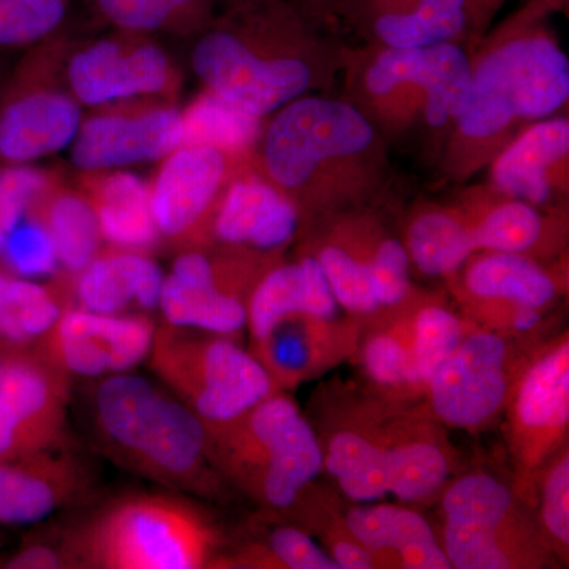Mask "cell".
Returning a JSON list of instances; mask_svg holds the SVG:
<instances>
[{"instance_id":"obj_47","label":"cell","mask_w":569,"mask_h":569,"mask_svg":"<svg viewBox=\"0 0 569 569\" xmlns=\"http://www.w3.org/2000/svg\"><path fill=\"white\" fill-rule=\"evenodd\" d=\"M505 0H467L470 31H481L489 24Z\"/></svg>"},{"instance_id":"obj_18","label":"cell","mask_w":569,"mask_h":569,"mask_svg":"<svg viewBox=\"0 0 569 569\" xmlns=\"http://www.w3.org/2000/svg\"><path fill=\"white\" fill-rule=\"evenodd\" d=\"M181 146V110L170 103L107 107L82 119L70 159L84 174L160 162Z\"/></svg>"},{"instance_id":"obj_10","label":"cell","mask_w":569,"mask_h":569,"mask_svg":"<svg viewBox=\"0 0 569 569\" xmlns=\"http://www.w3.org/2000/svg\"><path fill=\"white\" fill-rule=\"evenodd\" d=\"M73 378L37 348L7 351L0 370V459L69 448Z\"/></svg>"},{"instance_id":"obj_45","label":"cell","mask_w":569,"mask_h":569,"mask_svg":"<svg viewBox=\"0 0 569 569\" xmlns=\"http://www.w3.org/2000/svg\"><path fill=\"white\" fill-rule=\"evenodd\" d=\"M329 556L336 561L339 569H370L376 568L372 553L356 541L348 530L346 533H339L329 541Z\"/></svg>"},{"instance_id":"obj_39","label":"cell","mask_w":569,"mask_h":569,"mask_svg":"<svg viewBox=\"0 0 569 569\" xmlns=\"http://www.w3.org/2000/svg\"><path fill=\"white\" fill-rule=\"evenodd\" d=\"M369 252L329 242L316 253L337 305L350 316L373 317L383 310L373 288Z\"/></svg>"},{"instance_id":"obj_25","label":"cell","mask_w":569,"mask_h":569,"mask_svg":"<svg viewBox=\"0 0 569 569\" xmlns=\"http://www.w3.org/2000/svg\"><path fill=\"white\" fill-rule=\"evenodd\" d=\"M346 529L361 542L373 561L407 569H449L440 538L429 520L410 505L355 503L347 511Z\"/></svg>"},{"instance_id":"obj_6","label":"cell","mask_w":569,"mask_h":569,"mask_svg":"<svg viewBox=\"0 0 569 569\" xmlns=\"http://www.w3.org/2000/svg\"><path fill=\"white\" fill-rule=\"evenodd\" d=\"M212 466L271 512L298 507L323 473V448L298 403L277 391L241 418L206 430Z\"/></svg>"},{"instance_id":"obj_43","label":"cell","mask_w":569,"mask_h":569,"mask_svg":"<svg viewBox=\"0 0 569 569\" xmlns=\"http://www.w3.org/2000/svg\"><path fill=\"white\" fill-rule=\"evenodd\" d=\"M369 263L381 309L395 310L402 306L411 291V261L406 244L389 236L378 239L370 247Z\"/></svg>"},{"instance_id":"obj_37","label":"cell","mask_w":569,"mask_h":569,"mask_svg":"<svg viewBox=\"0 0 569 569\" xmlns=\"http://www.w3.org/2000/svg\"><path fill=\"white\" fill-rule=\"evenodd\" d=\"M468 227L475 253L529 254L545 234L546 220L537 206L507 198Z\"/></svg>"},{"instance_id":"obj_33","label":"cell","mask_w":569,"mask_h":569,"mask_svg":"<svg viewBox=\"0 0 569 569\" xmlns=\"http://www.w3.org/2000/svg\"><path fill=\"white\" fill-rule=\"evenodd\" d=\"M32 211L47 224L58 252L59 268L71 282L103 249L99 220L91 201L84 193L52 187Z\"/></svg>"},{"instance_id":"obj_40","label":"cell","mask_w":569,"mask_h":569,"mask_svg":"<svg viewBox=\"0 0 569 569\" xmlns=\"http://www.w3.org/2000/svg\"><path fill=\"white\" fill-rule=\"evenodd\" d=\"M69 0H0V50L29 48L61 28Z\"/></svg>"},{"instance_id":"obj_36","label":"cell","mask_w":569,"mask_h":569,"mask_svg":"<svg viewBox=\"0 0 569 569\" xmlns=\"http://www.w3.org/2000/svg\"><path fill=\"white\" fill-rule=\"evenodd\" d=\"M339 569L328 550L318 546L307 531L276 523L260 538L246 542L238 552L223 556L219 568Z\"/></svg>"},{"instance_id":"obj_35","label":"cell","mask_w":569,"mask_h":569,"mask_svg":"<svg viewBox=\"0 0 569 569\" xmlns=\"http://www.w3.org/2000/svg\"><path fill=\"white\" fill-rule=\"evenodd\" d=\"M408 355L415 397H426L438 367L459 347L473 326L445 306L426 305L407 312Z\"/></svg>"},{"instance_id":"obj_30","label":"cell","mask_w":569,"mask_h":569,"mask_svg":"<svg viewBox=\"0 0 569 569\" xmlns=\"http://www.w3.org/2000/svg\"><path fill=\"white\" fill-rule=\"evenodd\" d=\"M66 282L41 284L0 268V347L32 348L51 331L71 302Z\"/></svg>"},{"instance_id":"obj_31","label":"cell","mask_w":569,"mask_h":569,"mask_svg":"<svg viewBox=\"0 0 569 569\" xmlns=\"http://www.w3.org/2000/svg\"><path fill=\"white\" fill-rule=\"evenodd\" d=\"M116 31L197 37L222 13L219 0H86Z\"/></svg>"},{"instance_id":"obj_5","label":"cell","mask_w":569,"mask_h":569,"mask_svg":"<svg viewBox=\"0 0 569 569\" xmlns=\"http://www.w3.org/2000/svg\"><path fill=\"white\" fill-rule=\"evenodd\" d=\"M258 146L264 178L301 213L336 181L373 167L380 152L366 112L346 100L310 93L276 111Z\"/></svg>"},{"instance_id":"obj_28","label":"cell","mask_w":569,"mask_h":569,"mask_svg":"<svg viewBox=\"0 0 569 569\" xmlns=\"http://www.w3.org/2000/svg\"><path fill=\"white\" fill-rule=\"evenodd\" d=\"M569 153L568 118H548L520 132L492 164V181L498 192L512 200L546 206L552 200L553 168Z\"/></svg>"},{"instance_id":"obj_11","label":"cell","mask_w":569,"mask_h":569,"mask_svg":"<svg viewBox=\"0 0 569 569\" xmlns=\"http://www.w3.org/2000/svg\"><path fill=\"white\" fill-rule=\"evenodd\" d=\"M508 440L520 471L519 490L560 451L569 426V340L557 337L531 356L507 406Z\"/></svg>"},{"instance_id":"obj_50","label":"cell","mask_w":569,"mask_h":569,"mask_svg":"<svg viewBox=\"0 0 569 569\" xmlns=\"http://www.w3.org/2000/svg\"><path fill=\"white\" fill-rule=\"evenodd\" d=\"M545 2H548L549 6L556 7L559 6V3L563 2V0H545Z\"/></svg>"},{"instance_id":"obj_44","label":"cell","mask_w":569,"mask_h":569,"mask_svg":"<svg viewBox=\"0 0 569 569\" xmlns=\"http://www.w3.org/2000/svg\"><path fill=\"white\" fill-rule=\"evenodd\" d=\"M13 569H71L74 568L70 553L63 548L61 539L54 542H32L14 553L7 563Z\"/></svg>"},{"instance_id":"obj_21","label":"cell","mask_w":569,"mask_h":569,"mask_svg":"<svg viewBox=\"0 0 569 569\" xmlns=\"http://www.w3.org/2000/svg\"><path fill=\"white\" fill-rule=\"evenodd\" d=\"M302 213L295 201L264 176L230 179L216 206L211 238L247 253H276L293 241Z\"/></svg>"},{"instance_id":"obj_24","label":"cell","mask_w":569,"mask_h":569,"mask_svg":"<svg viewBox=\"0 0 569 569\" xmlns=\"http://www.w3.org/2000/svg\"><path fill=\"white\" fill-rule=\"evenodd\" d=\"M337 320L291 316L277 321L268 335L252 343L250 353L260 361L280 391L298 387L326 365L353 350L356 335Z\"/></svg>"},{"instance_id":"obj_34","label":"cell","mask_w":569,"mask_h":569,"mask_svg":"<svg viewBox=\"0 0 569 569\" xmlns=\"http://www.w3.org/2000/svg\"><path fill=\"white\" fill-rule=\"evenodd\" d=\"M403 244L411 266L427 277L458 274L475 254L467 220L449 209L419 213L408 227Z\"/></svg>"},{"instance_id":"obj_27","label":"cell","mask_w":569,"mask_h":569,"mask_svg":"<svg viewBox=\"0 0 569 569\" xmlns=\"http://www.w3.org/2000/svg\"><path fill=\"white\" fill-rule=\"evenodd\" d=\"M339 310L316 254H306L296 263L271 266L257 280L247 301L250 342L263 339L283 318L309 316L337 320Z\"/></svg>"},{"instance_id":"obj_49","label":"cell","mask_w":569,"mask_h":569,"mask_svg":"<svg viewBox=\"0 0 569 569\" xmlns=\"http://www.w3.org/2000/svg\"><path fill=\"white\" fill-rule=\"evenodd\" d=\"M7 351L9 350H6V348L0 347V370H2L3 361H6Z\"/></svg>"},{"instance_id":"obj_26","label":"cell","mask_w":569,"mask_h":569,"mask_svg":"<svg viewBox=\"0 0 569 569\" xmlns=\"http://www.w3.org/2000/svg\"><path fill=\"white\" fill-rule=\"evenodd\" d=\"M346 18L389 48L458 41L470 31L467 0H355Z\"/></svg>"},{"instance_id":"obj_13","label":"cell","mask_w":569,"mask_h":569,"mask_svg":"<svg viewBox=\"0 0 569 569\" xmlns=\"http://www.w3.org/2000/svg\"><path fill=\"white\" fill-rule=\"evenodd\" d=\"M66 81L78 103L107 108L168 99L178 86V71L151 36L118 31L74 51L67 61Z\"/></svg>"},{"instance_id":"obj_4","label":"cell","mask_w":569,"mask_h":569,"mask_svg":"<svg viewBox=\"0 0 569 569\" xmlns=\"http://www.w3.org/2000/svg\"><path fill=\"white\" fill-rule=\"evenodd\" d=\"M193 498L132 492L112 498L62 535L74 568H219L223 537Z\"/></svg>"},{"instance_id":"obj_3","label":"cell","mask_w":569,"mask_h":569,"mask_svg":"<svg viewBox=\"0 0 569 569\" xmlns=\"http://www.w3.org/2000/svg\"><path fill=\"white\" fill-rule=\"evenodd\" d=\"M553 7L530 0L473 61L470 99L456 122L460 146L486 148L520 122L552 118L569 99V61L542 24Z\"/></svg>"},{"instance_id":"obj_16","label":"cell","mask_w":569,"mask_h":569,"mask_svg":"<svg viewBox=\"0 0 569 569\" xmlns=\"http://www.w3.org/2000/svg\"><path fill=\"white\" fill-rule=\"evenodd\" d=\"M156 329V321L146 313L104 316L70 306L33 348L73 380H99L129 372L144 361Z\"/></svg>"},{"instance_id":"obj_29","label":"cell","mask_w":569,"mask_h":569,"mask_svg":"<svg viewBox=\"0 0 569 569\" xmlns=\"http://www.w3.org/2000/svg\"><path fill=\"white\" fill-rule=\"evenodd\" d=\"M86 197L91 201L103 242L118 249L151 252L162 244L151 203V187L127 170L89 173Z\"/></svg>"},{"instance_id":"obj_8","label":"cell","mask_w":569,"mask_h":569,"mask_svg":"<svg viewBox=\"0 0 569 569\" xmlns=\"http://www.w3.org/2000/svg\"><path fill=\"white\" fill-rule=\"evenodd\" d=\"M440 542L456 569L539 568L552 549L539 522L507 485L485 471L448 482L438 498Z\"/></svg>"},{"instance_id":"obj_32","label":"cell","mask_w":569,"mask_h":569,"mask_svg":"<svg viewBox=\"0 0 569 569\" xmlns=\"http://www.w3.org/2000/svg\"><path fill=\"white\" fill-rule=\"evenodd\" d=\"M263 119L204 91L181 110V144L212 148L238 160L260 142Z\"/></svg>"},{"instance_id":"obj_12","label":"cell","mask_w":569,"mask_h":569,"mask_svg":"<svg viewBox=\"0 0 569 569\" xmlns=\"http://www.w3.org/2000/svg\"><path fill=\"white\" fill-rule=\"evenodd\" d=\"M261 266L242 257L182 250L164 276L159 310L164 323L233 337L247 329V301Z\"/></svg>"},{"instance_id":"obj_38","label":"cell","mask_w":569,"mask_h":569,"mask_svg":"<svg viewBox=\"0 0 569 569\" xmlns=\"http://www.w3.org/2000/svg\"><path fill=\"white\" fill-rule=\"evenodd\" d=\"M361 366L372 387L387 399H417L408 355L406 313L366 337Z\"/></svg>"},{"instance_id":"obj_7","label":"cell","mask_w":569,"mask_h":569,"mask_svg":"<svg viewBox=\"0 0 569 569\" xmlns=\"http://www.w3.org/2000/svg\"><path fill=\"white\" fill-rule=\"evenodd\" d=\"M146 359L153 376L206 430L233 422L280 391L233 337L163 323L157 326Z\"/></svg>"},{"instance_id":"obj_20","label":"cell","mask_w":569,"mask_h":569,"mask_svg":"<svg viewBox=\"0 0 569 569\" xmlns=\"http://www.w3.org/2000/svg\"><path fill=\"white\" fill-rule=\"evenodd\" d=\"M93 473L69 448L0 459V523L32 526L84 500Z\"/></svg>"},{"instance_id":"obj_19","label":"cell","mask_w":569,"mask_h":569,"mask_svg":"<svg viewBox=\"0 0 569 569\" xmlns=\"http://www.w3.org/2000/svg\"><path fill=\"white\" fill-rule=\"evenodd\" d=\"M366 417L348 418L320 437L323 468L353 503H376L389 497L396 448L419 419L388 418L362 408Z\"/></svg>"},{"instance_id":"obj_14","label":"cell","mask_w":569,"mask_h":569,"mask_svg":"<svg viewBox=\"0 0 569 569\" xmlns=\"http://www.w3.org/2000/svg\"><path fill=\"white\" fill-rule=\"evenodd\" d=\"M82 122L73 96L44 80L41 62L28 59L0 96V167L32 164L66 151Z\"/></svg>"},{"instance_id":"obj_9","label":"cell","mask_w":569,"mask_h":569,"mask_svg":"<svg viewBox=\"0 0 569 569\" xmlns=\"http://www.w3.org/2000/svg\"><path fill=\"white\" fill-rule=\"evenodd\" d=\"M530 358L512 336L475 326L430 380L426 397L438 425L478 430L505 410Z\"/></svg>"},{"instance_id":"obj_23","label":"cell","mask_w":569,"mask_h":569,"mask_svg":"<svg viewBox=\"0 0 569 569\" xmlns=\"http://www.w3.org/2000/svg\"><path fill=\"white\" fill-rule=\"evenodd\" d=\"M164 274L148 252L104 247L71 279L77 306L104 316H151L159 309Z\"/></svg>"},{"instance_id":"obj_42","label":"cell","mask_w":569,"mask_h":569,"mask_svg":"<svg viewBox=\"0 0 569 569\" xmlns=\"http://www.w3.org/2000/svg\"><path fill=\"white\" fill-rule=\"evenodd\" d=\"M539 527L550 549L568 553L569 548V455L563 448L539 471Z\"/></svg>"},{"instance_id":"obj_1","label":"cell","mask_w":569,"mask_h":569,"mask_svg":"<svg viewBox=\"0 0 569 569\" xmlns=\"http://www.w3.org/2000/svg\"><path fill=\"white\" fill-rule=\"evenodd\" d=\"M313 24L287 0L224 10L197 36L192 69L206 91L264 119L316 88Z\"/></svg>"},{"instance_id":"obj_15","label":"cell","mask_w":569,"mask_h":569,"mask_svg":"<svg viewBox=\"0 0 569 569\" xmlns=\"http://www.w3.org/2000/svg\"><path fill=\"white\" fill-rule=\"evenodd\" d=\"M231 163L216 149L187 144L160 160L149 187L162 241L189 250L211 238L213 211L231 179Z\"/></svg>"},{"instance_id":"obj_41","label":"cell","mask_w":569,"mask_h":569,"mask_svg":"<svg viewBox=\"0 0 569 569\" xmlns=\"http://www.w3.org/2000/svg\"><path fill=\"white\" fill-rule=\"evenodd\" d=\"M0 268L32 280L61 269L50 231L36 212H29L7 236L0 250Z\"/></svg>"},{"instance_id":"obj_17","label":"cell","mask_w":569,"mask_h":569,"mask_svg":"<svg viewBox=\"0 0 569 569\" xmlns=\"http://www.w3.org/2000/svg\"><path fill=\"white\" fill-rule=\"evenodd\" d=\"M473 61L456 41L422 48L380 47L365 71V91L381 102L400 89L421 91L422 114L432 129L452 126L466 110Z\"/></svg>"},{"instance_id":"obj_2","label":"cell","mask_w":569,"mask_h":569,"mask_svg":"<svg viewBox=\"0 0 569 569\" xmlns=\"http://www.w3.org/2000/svg\"><path fill=\"white\" fill-rule=\"evenodd\" d=\"M93 440L116 466L171 492L223 500L203 422L167 388L129 372L99 378L88 395Z\"/></svg>"},{"instance_id":"obj_22","label":"cell","mask_w":569,"mask_h":569,"mask_svg":"<svg viewBox=\"0 0 569 569\" xmlns=\"http://www.w3.org/2000/svg\"><path fill=\"white\" fill-rule=\"evenodd\" d=\"M460 271L463 295L482 328L505 332L520 309L546 312L559 295L553 277L529 254L478 252Z\"/></svg>"},{"instance_id":"obj_46","label":"cell","mask_w":569,"mask_h":569,"mask_svg":"<svg viewBox=\"0 0 569 569\" xmlns=\"http://www.w3.org/2000/svg\"><path fill=\"white\" fill-rule=\"evenodd\" d=\"M287 2L313 24L328 17H347L355 0H287Z\"/></svg>"},{"instance_id":"obj_48","label":"cell","mask_w":569,"mask_h":569,"mask_svg":"<svg viewBox=\"0 0 569 569\" xmlns=\"http://www.w3.org/2000/svg\"><path fill=\"white\" fill-rule=\"evenodd\" d=\"M250 2H253V0H219L222 11L236 9V7H242Z\"/></svg>"}]
</instances>
